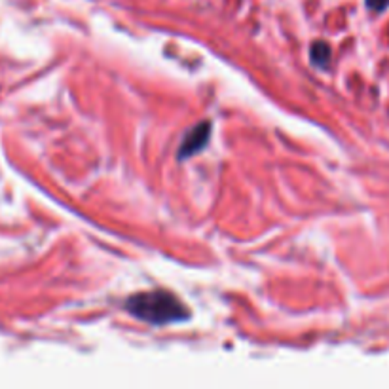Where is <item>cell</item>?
<instances>
[{
  "instance_id": "cell-2",
  "label": "cell",
  "mask_w": 389,
  "mask_h": 389,
  "mask_svg": "<svg viewBox=\"0 0 389 389\" xmlns=\"http://www.w3.org/2000/svg\"><path fill=\"white\" fill-rule=\"evenodd\" d=\"M209 137H211V124L209 122H202L197 124L196 128L188 131L185 139H182L181 147H179V160H187L190 156H194L196 152H199L205 145H207Z\"/></svg>"
},
{
  "instance_id": "cell-1",
  "label": "cell",
  "mask_w": 389,
  "mask_h": 389,
  "mask_svg": "<svg viewBox=\"0 0 389 389\" xmlns=\"http://www.w3.org/2000/svg\"><path fill=\"white\" fill-rule=\"evenodd\" d=\"M125 308L131 316L141 321L162 327L171 323H181L190 319V310L167 291H148V293L133 294L125 302Z\"/></svg>"
},
{
  "instance_id": "cell-3",
  "label": "cell",
  "mask_w": 389,
  "mask_h": 389,
  "mask_svg": "<svg viewBox=\"0 0 389 389\" xmlns=\"http://www.w3.org/2000/svg\"><path fill=\"white\" fill-rule=\"evenodd\" d=\"M310 59L316 67L327 68L331 63V46L327 42H316L310 48Z\"/></svg>"
},
{
  "instance_id": "cell-4",
  "label": "cell",
  "mask_w": 389,
  "mask_h": 389,
  "mask_svg": "<svg viewBox=\"0 0 389 389\" xmlns=\"http://www.w3.org/2000/svg\"><path fill=\"white\" fill-rule=\"evenodd\" d=\"M367 6L373 11H384L389 6V0H367Z\"/></svg>"
}]
</instances>
